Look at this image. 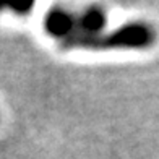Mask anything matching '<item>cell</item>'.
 <instances>
[{
    "label": "cell",
    "mask_w": 159,
    "mask_h": 159,
    "mask_svg": "<svg viewBox=\"0 0 159 159\" xmlns=\"http://www.w3.org/2000/svg\"><path fill=\"white\" fill-rule=\"evenodd\" d=\"M156 42L154 28L143 23L133 21L125 23L124 26L114 31L102 33L84 46V49L91 50H107V49H148Z\"/></svg>",
    "instance_id": "1"
}]
</instances>
